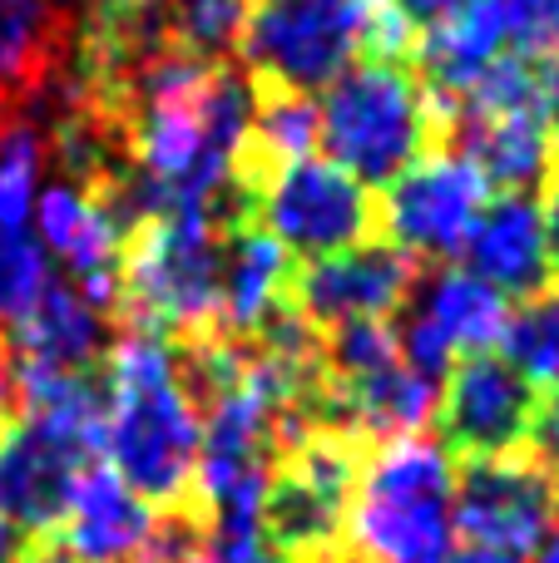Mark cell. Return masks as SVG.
Wrapping results in <instances>:
<instances>
[{
    "label": "cell",
    "instance_id": "1",
    "mask_svg": "<svg viewBox=\"0 0 559 563\" xmlns=\"http://www.w3.org/2000/svg\"><path fill=\"white\" fill-rule=\"evenodd\" d=\"M105 465L149 505H184L204 450V410L184 376V346L164 331L124 327L105 351Z\"/></svg>",
    "mask_w": 559,
    "mask_h": 563
},
{
    "label": "cell",
    "instance_id": "2",
    "mask_svg": "<svg viewBox=\"0 0 559 563\" xmlns=\"http://www.w3.org/2000/svg\"><path fill=\"white\" fill-rule=\"evenodd\" d=\"M451 124L456 99L426 89L412 65L362 59L357 69H342L317 104V144L327 148V164L352 174L362 188H386L426 148H446Z\"/></svg>",
    "mask_w": 559,
    "mask_h": 563
},
{
    "label": "cell",
    "instance_id": "3",
    "mask_svg": "<svg viewBox=\"0 0 559 563\" xmlns=\"http://www.w3.org/2000/svg\"><path fill=\"white\" fill-rule=\"evenodd\" d=\"M456 539V465L441 440L402 435L362 460L342 549L357 563H441Z\"/></svg>",
    "mask_w": 559,
    "mask_h": 563
},
{
    "label": "cell",
    "instance_id": "4",
    "mask_svg": "<svg viewBox=\"0 0 559 563\" xmlns=\"http://www.w3.org/2000/svg\"><path fill=\"white\" fill-rule=\"evenodd\" d=\"M228 223L213 208L154 213L124 233L119 253V307L129 327L164 336H208L218 331V287H223Z\"/></svg>",
    "mask_w": 559,
    "mask_h": 563
},
{
    "label": "cell",
    "instance_id": "5",
    "mask_svg": "<svg viewBox=\"0 0 559 563\" xmlns=\"http://www.w3.org/2000/svg\"><path fill=\"white\" fill-rule=\"evenodd\" d=\"M357 470H362V445L352 435L307 430L273 465L263 499V539L287 563H317L337 554Z\"/></svg>",
    "mask_w": 559,
    "mask_h": 563
},
{
    "label": "cell",
    "instance_id": "6",
    "mask_svg": "<svg viewBox=\"0 0 559 563\" xmlns=\"http://www.w3.org/2000/svg\"><path fill=\"white\" fill-rule=\"evenodd\" d=\"M366 0H248L243 15V65L253 89H313L332 85L362 49Z\"/></svg>",
    "mask_w": 559,
    "mask_h": 563
},
{
    "label": "cell",
    "instance_id": "7",
    "mask_svg": "<svg viewBox=\"0 0 559 563\" xmlns=\"http://www.w3.org/2000/svg\"><path fill=\"white\" fill-rule=\"evenodd\" d=\"M253 223L283 243L287 257H337L376 243V198L327 158H297L253 194Z\"/></svg>",
    "mask_w": 559,
    "mask_h": 563
},
{
    "label": "cell",
    "instance_id": "8",
    "mask_svg": "<svg viewBox=\"0 0 559 563\" xmlns=\"http://www.w3.org/2000/svg\"><path fill=\"white\" fill-rule=\"evenodd\" d=\"M485 178L456 148H426L376 198V233L412 263H446L465 247L485 208Z\"/></svg>",
    "mask_w": 559,
    "mask_h": 563
},
{
    "label": "cell",
    "instance_id": "9",
    "mask_svg": "<svg viewBox=\"0 0 559 563\" xmlns=\"http://www.w3.org/2000/svg\"><path fill=\"white\" fill-rule=\"evenodd\" d=\"M535 410H540V396L495 351L461 356L436 390L441 445L465 460L520 455V445H530Z\"/></svg>",
    "mask_w": 559,
    "mask_h": 563
},
{
    "label": "cell",
    "instance_id": "10",
    "mask_svg": "<svg viewBox=\"0 0 559 563\" xmlns=\"http://www.w3.org/2000/svg\"><path fill=\"white\" fill-rule=\"evenodd\" d=\"M559 519V489L535 460L501 455V460H465L456 470V534L465 544L505 549L530 559Z\"/></svg>",
    "mask_w": 559,
    "mask_h": 563
},
{
    "label": "cell",
    "instance_id": "11",
    "mask_svg": "<svg viewBox=\"0 0 559 563\" xmlns=\"http://www.w3.org/2000/svg\"><path fill=\"white\" fill-rule=\"evenodd\" d=\"M412 287H416L412 257H402L386 243H362L352 253L303 263V273H293L287 301L322 331V327H347V321H386L392 311L406 307Z\"/></svg>",
    "mask_w": 559,
    "mask_h": 563
},
{
    "label": "cell",
    "instance_id": "12",
    "mask_svg": "<svg viewBox=\"0 0 559 563\" xmlns=\"http://www.w3.org/2000/svg\"><path fill=\"white\" fill-rule=\"evenodd\" d=\"M75 30L69 0H0V109H40L69 75Z\"/></svg>",
    "mask_w": 559,
    "mask_h": 563
},
{
    "label": "cell",
    "instance_id": "13",
    "mask_svg": "<svg viewBox=\"0 0 559 563\" xmlns=\"http://www.w3.org/2000/svg\"><path fill=\"white\" fill-rule=\"evenodd\" d=\"M40 243L69 267L75 287L99 311L119 307V253H124V228L114 223L95 194L75 184H50L40 194Z\"/></svg>",
    "mask_w": 559,
    "mask_h": 563
},
{
    "label": "cell",
    "instance_id": "14",
    "mask_svg": "<svg viewBox=\"0 0 559 563\" xmlns=\"http://www.w3.org/2000/svg\"><path fill=\"white\" fill-rule=\"evenodd\" d=\"M6 346L25 371H89L109 351V311H99L75 282H50L6 331Z\"/></svg>",
    "mask_w": 559,
    "mask_h": 563
},
{
    "label": "cell",
    "instance_id": "15",
    "mask_svg": "<svg viewBox=\"0 0 559 563\" xmlns=\"http://www.w3.org/2000/svg\"><path fill=\"white\" fill-rule=\"evenodd\" d=\"M461 253H465V273L491 282L501 297H530V291L550 287L545 223H540V203L530 194L485 198Z\"/></svg>",
    "mask_w": 559,
    "mask_h": 563
},
{
    "label": "cell",
    "instance_id": "16",
    "mask_svg": "<svg viewBox=\"0 0 559 563\" xmlns=\"http://www.w3.org/2000/svg\"><path fill=\"white\" fill-rule=\"evenodd\" d=\"M154 519V505L139 499L105 460H95L69 489L65 519H59V529H65L59 544L79 563H134Z\"/></svg>",
    "mask_w": 559,
    "mask_h": 563
},
{
    "label": "cell",
    "instance_id": "17",
    "mask_svg": "<svg viewBox=\"0 0 559 563\" xmlns=\"http://www.w3.org/2000/svg\"><path fill=\"white\" fill-rule=\"evenodd\" d=\"M451 144H456V154L471 158L475 174H481L485 184H495L501 194H530L559 164L540 109H515V114H461V109H456L446 148Z\"/></svg>",
    "mask_w": 559,
    "mask_h": 563
},
{
    "label": "cell",
    "instance_id": "18",
    "mask_svg": "<svg viewBox=\"0 0 559 563\" xmlns=\"http://www.w3.org/2000/svg\"><path fill=\"white\" fill-rule=\"evenodd\" d=\"M293 287V263H287L283 243L253 218L228 228L223 243V287H218V331L233 341H248L277 307L287 301Z\"/></svg>",
    "mask_w": 559,
    "mask_h": 563
},
{
    "label": "cell",
    "instance_id": "19",
    "mask_svg": "<svg viewBox=\"0 0 559 563\" xmlns=\"http://www.w3.org/2000/svg\"><path fill=\"white\" fill-rule=\"evenodd\" d=\"M406 311L421 317L461 361V356H475V351H491L501 341L511 297H501L491 282H481L465 267H441L426 282H416L412 297H406Z\"/></svg>",
    "mask_w": 559,
    "mask_h": 563
},
{
    "label": "cell",
    "instance_id": "20",
    "mask_svg": "<svg viewBox=\"0 0 559 563\" xmlns=\"http://www.w3.org/2000/svg\"><path fill=\"white\" fill-rule=\"evenodd\" d=\"M495 356L535 396H559V287L530 291V297H520V307L505 311Z\"/></svg>",
    "mask_w": 559,
    "mask_h": 563
},
{
    "label": "cell",
    "instance_id": "21",
    "mask_svg": "<svg viewBox=\"0 0 559 563\" xmlns=\"http://www.w3.org/2000/svg\"><path fill=\"white\" fill-rule=\"evenodd\" d=\"M248 0H164V25L184 55L218 65V55L238 45L243 35Z\"/></svg>",
    "mask_w": 559,
    "mask_h": 563
},
{
    "label": "cell",
    "instance_id": "22",
    "mask_svg": "<svg viewBox=\"0 0 559 563\" xmlns=\"http://www.w3.org/2000/svg\"><path fill=\"white\" fill-rule=\"evenodd\" d=\"M396 361V331L392 321H347L332 327L322 341V376L327 380H357Z\"/></svg>",
    "mask_w": 559,
    "mask_h": 563
},
{
    "label": "cell",
    "instance_id": "23",
    "mask_svg": "<svg viewBox=\"0 0 559 563\" xmlns=\"http://www.w3.org/2000/svg\"><path fill=\"white\" fill-rule=\"evenodd\" d=\"M50 287V267H45V247L35 238L20 233H0V331H10L35 297Z\"/></svg>",
    "mask_w": 559,
    "mask_h": 563
},
{
    "label": "cell",
    "instance_id": "24",
    "mask_svg": "<svg viewBox=\"0 0 559 563\" xmlns=\"http://www.w3.org/2000/svg\"><path fill=\"white\" fill-rule=\"evenodd\" d=\"M505 25V45L525 59L559 55V0H495Z\"/></svg>",
    "mask_w": 559,
    "mask_h": 563
},
{
    "label": "cell",
    "instance_id": "25",
    "mask_svg": "<svg viewBox=\"0 0 559 563\" xmlns=\"http://www.w3.org/2000/svg\"><path fill=\"white\" fill-rule=\"evenodd\" d=\"M530 450H535V465L555 479L559 489V396H545L540 410H535V426H530Z\"/></svg>",
    "mask_w": 559,
    "mask_h": 563
},
{
    "label": "cell",
    "instance_id": "26",
    "mask_svg": "<svg viewBox=\"0 0 559 563\" xmlns=\"http://www.w3.org/2000/svg\"><path fill=\"white\" fill-rule=\"evenodd\" d=\"M198 563H287V559L277 554L263 534L257 539H208V529H204V554H198Z\"/></svg>",
    "mask_w": 559,
    "mask_h": 563
},
{
    "label": "cell",
    "instance_id": "27",
    "mask_svg": "<svg viewBox=\"0 0 559 563\" xmlns=\"http://www.w3.org/2000/svg\"><path fill=\"white\" fill-rule=\"evenodd\" d=\"M540 223H545V253H550V277H559V164H555V174L545 178Z\"/></svg>",
    "mask_w": 559,
    "mask_h": 563
},
{
    "label": "cell",
    "instance_id": "28",
    "mask_svg": "<svg viewBox=\"0 0 559 563\" xmlns=\"http://www.w3.org/2000/svg\"><path fill=\"white\" fill-rule=\"evenodd\" d=\"M540 119H545V129H550V144L559 154V55L550 59V69L540 75Z\"/></svg>",
    "mask_w": 559,
    "mask_h": 563
},
{
    "label": "cell",
    "instance_id": "29",
    "mask_svg": "<svg viewBox=\"0 0 559 563\" xmlns=\"http://www.w3.org/2000/svg\"><path fill=\"white\" fill-rule=\"evenodd\" d=\"M396 5L406 10V15L416 20V25H436V20H446V15H456L461 5H471V0H396Z\"/></svg>",
    "mask_w": 559,
    "mask_h": 563
},
{
    "label": "cell",
    "instance_id": "30",
    "mask_svg": "<svg viewBox=\"0 0 559 563\" xmlns=\"http://www.w3.org/2000/svg\"><path fill=\"white\" fill-rule=\"evenodd\" d=\"M441 563H530V559L505 554V549H485V544H461V549H451Z\"/></svg>",
    "mask_w": 559,
    "mask_h": 563
},
{
    "label": "cell",
    "instance_id": "31",
    "mask_svg": "<svg viewBox=\"0 0 559 563\" xmlns=\"http://www.w3.org/2000/svg\"><path fill=\"white\" fill-rule=\"evenodd\" d=\"M0 563H25V534L0 515Z\"/></svg>",
    "mask_w": 559,
    "mask_h": 563
},
{
    "label": "cell",
    "instance_id": "32",
    "mask_svg": "<svg viewBox=\"0 0 559 563\" xmlns=\"http://www.w3.org/2000/svg\"><path fill=\"white\" fill-rule=\"evenodd\" d=\"M530 563H559V519L545 529V539L530 549Z\"/></svg>",
    "mask_w": 559,
    "mask_h": 563
},
{
    "label": "cell",
    "instance_id": "33",
    "mask_svg": "<svg viewBox=\"0 0 559 563\" xmlns=\"http://www.w3.org/2000/svg\"><path fill=\"white\" fill-rule=\"evenodd\" d=\"M25 563H79V559L69 554V549L59 544V539H50V544H40L35 554H25Z\"/></svg>",
    "mask_w": 559,
    "mask_h": 563
},
{
    "label": "cell",
    "instance_id": "34",
    "mask_svg": "<svg viewBox=\"0 0 559 563\" xmlns=\"http://www.w3.org/2000/svg\"><path fill=\"white\" fill-rule=\"evenodd\" d=\"M317 563H357L352 554H347V549H342V554H327V559H317Z\"/></svg>",
    "mask_w": 559,
    "mask_h": 563
},
{
    "label": "cell",
    "instance_id": "35",
    "mask_svg": "<svg viewBox=\"0 0 559 563\" xmlns=\"http://www.w3.org/2000/svg\"><path fill=\"white\" fill-rule=\"evenodd\" d=\"M119 5H158V0H119Z\"/></svg>",
    "mask_w": 559,
    "mask_h": 563
}]
</instances>
